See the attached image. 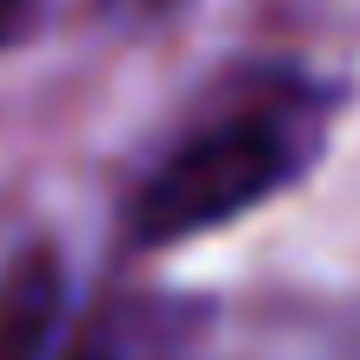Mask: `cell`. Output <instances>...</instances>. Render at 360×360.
I'll return each mask as SVG.
<instances>
[{"label": "cell", "mask_w": 360, "mask_h": 360, "mask_svg": "<svg viewBox=\"0 0 360 360\" xmlns=\"http://www.w3.org/2000/svg\"><path fill=\"white\" fill-rule=\"evenodd\" d=\"M53 321H60V260L34 247L0 274V360H40Z\"/></svg>", "instance_id": "cell-2"}, {"label": "cell", "mask_w": 360, "mask_h": 360, "mask_svg": "<svg viewBox=\"0 0 360 360\" xmlns=\"http://www.w3.org/2000/svg\"><path fill=\"white\" fill-rule=\"evenodd\" d=\"M321 141V107L307 94H267L254 107H233L214 127L187 134L134 193V240L174 247L193 233H214L240 220L247 207L274 200L300 167L314 160Z\"/></svg>", "instance_id": "cell-1"}, {"label": "cell", "mask_w": 360, "mask_h": 360, "mask_svg": "<svg viewBox=\"0 0 360 360\" xmlns=\"http://www.w3.org/2000/svg\"><path fill=\"white\" fill-rule=\"evenodd\" d=\"M80 360H114V354H80Z\"/></svg>", "instance_id": "cell-6"}, {"label": "cell", "mask_w": 360, "mask_h": 360, "mask_svg": "<svg viewBox=\"0 0 360 360\" xmlns=\"http://www.w3.org/2000/svg\"><path fill=\"white\" fill-rule=\"evenodd\" d=\"M27 20H34V0H0V47H7V40H20Z\"/></svg>", "instance_id": "cell-4"}, {"label": "cell", "mask_w": 360, "mask_h": 360, "mask_svg": "<svg viewBox=\"0 0 360 360\" xmlns=\"http://www.w3.org/2000/svg\"><path fill=\"white\" fill-rule=\"evenodd\" d=\"M120 7H141V13H154V7H167V0H120Z\"/></svg>", "instance_id": "cell-5"}, {"label": "cell", "mask_w": 360, "mask_h": 360, "mask_svg": "<svg viewBox=\"0 0 360 360\" xmlns=\"http://www.w3.org/2000/svg\"><path fill=\"white\" fill-rule=\"evenodd\" d=\"M240 360H360V314H307V321H267Z\"/></svg>", "instance_id": "cell-3"}]
</instances>
